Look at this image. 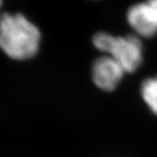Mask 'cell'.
<instances>
[{
	"mask_svg": "<svg viewBox=\"0 0 157 157\" xmlns=\"http://www.w3.org/2000/svg\"><path fill=\"white\" fill-rule=\"evenodd\" d=\"M41 32L21 13L0 16V50L15 61L33 58L40 48Z\"/></svg>",
	"mask_w": 157,
	"mask_h": 157,
	"instance_id": "cell-1",
	"label": "cell"
},
{
	"mask_svg": "<svg viewBox=\"0 0 157 157\" xmlns=\"http://www.w3.org/2000/svg\"><path fill=\"white\" fill-rule=\"evenodd\" d=\"M94 47L113 58L125 73H132L143 62V46L137 35L114 36L99 31L93 36Z\"/></svg>",
	"mask_w": 157,
	"mask_h": 157,
	"instance_id": "cell-2",
	"label": "cell"
},
{
	"mask_svg": "<svg viewBox=\"0 0 157 157\" xmlns=\"http://www.w3.org/2000/svg\"><path fill=\"white\" fill-rule=\"evenodd\" d=\"M125 71L108 55L97 58L92 65L93 82L103 91H113L122 80Z\"/></svg>",
	"mask_w": 157,
	"mask_h": 157,
	"instance_id": "cell-3",
	"label": "cell"
},
{
	"mask_svg": "<svg viewBox=\"0 0 157 157\" xmlns=\"http://www.w3.org/2000/svg\"><path fill=\"white\" fill-rule=\"evenodd\" d=\"M127 21L138 36L151 38L157 34V13L148 2L132 5L127 13Z\"/></svg>",
	"mask_w": 157,
	"mask_h": 157,
	"instance_id": "cell-4",
	"label": "cell"
},
{
	"mask_svg": "<svg viewBox=\"0 0 157 157\" xmlns=\"http://www.w3.org/2000/svg\"><path fill=\"white\" fill-rule=\"evenodd\" d=\"M141 96L153 114L157 115V76L149 78L141 84Z\"/></svg>",
	"mask_w": 157,
	"mask_h": 157,
	"instance_id": "cell-5",
	"label": "cell"
},
{
	"mask_svg": "<svg viewBox=\"0 0 157 157\" xmlns=\"http://www.w3.org/2000/svg\"><path fill=\"white\" fill-rule=\"evenodd\" d=\"M147 2L154 9V10L157 13V0H147Z\"/></svg>",
	"mask_w": 157,
	"mask_h": 157,
	"instance_id": "cell-6",
	"label": "cell"
},
{
	"mask_svg": "<svg viewBox=\"0 0 157 157\" xmlns=\"http://www.w3.org/2000/svg\"><path fill=\"white\" fill-rule=\"evenodd\" d=\"M1 6H2V0H0V8H1Z\"/></svg>",
	"mask_w": 157,
	"mask_h": 157,
	"instance_id": "cell-7",
	"label": "cell"
}]
</instances>
